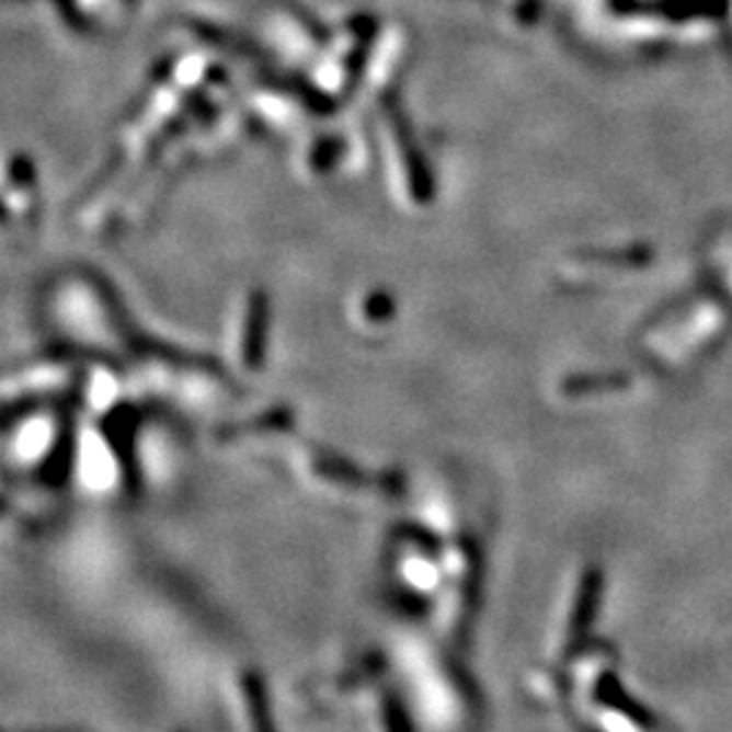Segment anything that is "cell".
Listing matches in <instances>:
<instances>
[{
  "label": "cell",
  "instance_id": "3",
  "mask_svg": "<svg viewBox=\"0 0 732 732\" xmlns=\"http://www.w3.org/2000/svg\"><path fill=\"white\" fill-rule=\"evenodd\" d=\"M57 439H60V428L55 419H33L16 428L5 450H9V459L22 470H38L55 456Z\"/></svg>",
  "mask_w": 732,
  "mask_h": 732
},
{
  "label": "cell",
  "instance_id": "4",
  "mask_svg": "<svg viewBox=\"0 0 732 732\" xmlns=\"http://www.w3.org/2000/svg\"><path fill=\"white\" fill-rule=\"evenodd\" d=\"M79 465H82L79 472H82V480L88 489L106 494V491H112L114 483H117L119 461L112 443L106 445L101 443V439L90 437L88 443L79 445Z\"/></svg>",
  "mask_w": 732,
  "mask_h": 732
},
{
  "label": "cell",
  "instance_id": "5",
  "mask_svg": "<svg viewBox=\"0 0 732 732\" xmlns=\"http://www.w3.org/2000/svg\"><path fill=\"white\" fill-rule=\"evenodd\" d=\"M237 702L244 706V717H242V728L244 732H272V724H268L266 717V700H263V689L259 686V680L253 676H239L237 678Z\"/></svg>",
  "mask_w": 732,
  "mask_h": 732
},
{
  "label": "cell",
  "instance_id": "2",
  "mask_svg": "<svg viewBox=\"0 0 732 732\" xmlns=\"http://www.w3.org/2000/svg\"><path fill=\"white\" fill-rule=\"evenodd\" d=\"M296 465H299L301 478L320 485V489L329 491V494L347 496V494H362V491H375L371 489L369 478H364L356 467L336 459V456L329 454V450H307V454L301 450Z\"/></svg>",
  "mask_w": 732,
  "mask_h": 732
},
{
  "label": "cell",
  "instance_id": "1",
  "mask_svg": "<svg viewBox=\"0 0 732 732\" xmlns=\"http://www.w3.org/2000/svg\"><path fill=\"white\" fill-rule=\"evenodd\" d=\"M397 557H393V568H397V577L408 592L419 594V597L437 599L439 588L445 583L443 573V553H432L426 542H421L413 535V546L397 542Z\"/></svg>",
  "mask_w": 732,
  "mask_h": 732
}]
</instances>
